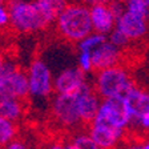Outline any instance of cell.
I'll return each instance as SVG.
<instances>
[{
    "label": "cell",
    "mask_w": 149,
    "mask_h": 149,
    "mask_svg": "<svg viewBox=\"0 0 149 149\" xmlns=\"http://www.w3.org/2000/svg\"><path fill=\"white\" fill-rule=\"evenodd\" d=\"M17 123H13V121L0 116V148H4L7 144L17 139Z\"/></svg>",
    "instance_id": "cell-17"
},
{
    "label": "cell",
    "mask_w": 149,
    "mask_h": 149,
    "mask_svg": "<svg viewBox=\"0 0 149 149\" xmlns=\"http://www.w3.org/2000/svg\"><path fill=\"white\" fill-rule=\"evenodd\" d=\"M134 87L133 79L124 65L97 71L93 81V89L101 100L124 97Z\"/></svg>",
    "instance_id": "cell-3"
},
{
    "label": "cell",
    "mask_w": 149,
    "mask_h": 149,
    "mask_svg": "<svg viewBox=\"0 0 149 149\" xmlns=\"http://www.w3.org/2000/svg\"><path fill=\"white\" fill-rule=\"evenodd\" d=\"M51 115L55 124L63 129H76L83 125L77 109V93L56 95L51 101Z\"/></svg>",
    "instance_id": "cell-6"
},
{
    "label": "cell",
    "mask_w": 149,
    "mask_h": 149,
    "mask_svg": "<svg viewBox=\"0 0 149 149\" xmlns=\"http://www.w3.org/2000/svg\"><path fill=\"white\" fill-rule=\"evenodd\" d=\"M91 55H92L93 71H101V69L120 65L124 53H123V49L115 47L107 39Z\"/></svg>",
    "instance_id": "cell-11"
},
{
    "label": "cell",
    "mask_w": 149,
    "mask_h": 149,
    "mask_svg": "<svg viewBox=\"0 0 149 149\" xmlns=\"http://www.w3.org/2000/svg\"><path fill=\"white\" fill-rule=\"evenodd\" d=\"M7 97L20 100L28 97L27 71L9 61L0 69V100Z\"/></svg>",
    "instance_id": "cell-5"
},
{
    "label": "cell",
    "mask_w": 149,
    "mask_h": 149,
    "mask_svg": "<svg viewBox=\"0 0 149 149\" xmlns=\"http://www.w3.org/2000/svg\"><path fill=\"white\" fill-rule=\"evenodd\" d=\"M3 149H31V148H29V145H28V143L25 140L17 137V139H15L9 144H7Z\"/></svg>",
    "instance_id": "cell-26"
},
{
    "label": "cell",
    "mask_w": 149,
    "mask_h": 149,
    "mask_svg": "<svg viewBox=\"0 0 149 149\" xmlns=\"http://www.w3.org/2000/svg\"><path fill=\"white\" fill-rule=\"evenodd\" d=\"M95 118L125 132H128V129L132 127V117L124 97L101 100L100 108Z\"/></svg>",
    "instance_id": "cell-7"
},
{
    "label": "cell",
    "mask_w": 149,
    "mask_h": 149,
    "mask_svg": "<svg viewBox=\"0 0 149 149\" xmlns=\"http://www.w3.org/2000/svg\"><path fill=\"white\" fill-rule=\"evenodd\" d=\"M108 6H109V8H111V11H112V13H113V16L116 17V20H117V19L125 12V4H124V3H118V1H115V0H112V1L108 4Z\"/></svg>",
    "instance_id": "cell-25"
},
{
    "label": "cell",
    "mask_w": 149,
    "mask_h": 149,
    "mask_svg": "<svg viewBox=\"0 0 149 149\" xmlns=\"http://www.w3.org/2000/svg\"><path fill=\"white\" fill-rule=\"evenodd\" d=\"M115 1H118V3H127V1H128V0H115Z\"/></svg>",
    "instance_id": "cell-34"
},
{
    "label": "cell",
    "mask_w": 149,
    "mask_h": 149,
    "mask_svg": "<svg viewBox=\"0 0 149 149\" xmlns=\"http://www.w3.org/2000/svg\"><path fill=\"white\" fill-rule=\"evenodd\" d=\"M9 11V25L19 33H37L52 23L45 17L35 0H7Z\"/></svg>",
    "instance_id": "cell-2"
},
{
    "label": "cell",
    "mask_w": 149,
    "mask_h": 149,
    "mask_svg": "<svg viewBox=\"0 0 149 149\" xmlns=\"http://www.w3.org/2000/svg\"><path fill=\"white\" fill-rule=\"evenodd\" d=\"M93 32L108 36L116 27V17L109 6H95L89 8Z\"/></svg>",
    "instance_id": "cell-13"
},
{
    "label": "cell",
    "mask_w": 149,
    "mask_h": 149,
    "mask_svg": "<svg viewBox=\"0 0 149 149\" xmlns=\"http://www.w3.org/2000/svg\"><path fill=\"white\" fill-rule=\"evenodd\" d=\"M143 144V149H149V139H145L144 141H141Z\"/></svg>",
    "instance_id": "cell-30"
},
{
    "label": "cell",
    "mask_w": 149,
    "mask_h": 149,
    "mask_svg": "<svg viewBox=\"0 0 149 149\" xmlns=\"http://www.w3.org/2000/svg\"><path fill=\"white\" fill-rule=\"evenodd\" d=\"M77 68H80L85 74L93 71L92 55L91 53L77 52Z\"/></svg>",
    "instance_id": "cell-22"
},
{
    "label": "cell",
    "mask_w": 149,
    "mask_h": 149,
    "mask_svg": "<svg viewBox=\"0 0 149 149\" xmlns=\"http://www.w3.org/2000/svg\"><path fill=\"white\" fill-rule=\"evenodd\" d=\"M88 127V133L101 149H117L124 143L127 132L93 118Z\"/></svg>",
    "instance_id": "cell-8"
},
{
    "label": "cell",
    "mask_w": 149,
    "mask_h": 149,
    "mask_svg": "<svg viewBox=\"0 0 149 149\" xmlns=\"http://www.w3.org/2000/svg\"><path fill=\"white\" fill-rule=\"evenodd\" d=\"M64 149H73V148H72V145L67 141V143H64Z\"/></svg>",
    "instance_id": "cell-32"
},
{
    "label": "cell",
    "mask_w": 149,
    "mask_h": 149,
    "mask_svg": "<svg viewBox=\"0 0 149 149\" xmlns=\"http://www.w3.org/2000/svg\"><path fill=\"white\" fill-rule=\"evenodd\" d=\"M108 41H109V43H112L115 47H117V48L123 49V51H124L125 48L129 45V43H130L127 37L121 33L118 29H116V28L108 35Z\"/></svg>",
    "instance_id": "cell-21"
},
{
    "label": "cell",
    "mask_w": 149,
    "mask_h": 149,
    "mask_svg": "<svg viewBox=\"0 0 149 149\" xmlns=\"http://www.w3.org/2000/svg\"><path fill=\"white\" fill-rule=\"evenodd\" d=\"M56 31L68 43L77 44L93 32L89 7L83 3L68 4L55 20Z\"/></svg>",
    "instance_id": "cell-1"
},
{
    "label": "cell",
    "mask_w": 149,
    "mask_h": 149,
    "mask_svg": "<svg viewBox=\"0 0 149 149\" xmlns=\"http://www.w3.org/2000/svg\"><path fill=\"white\" fill-rule=\"evenodd\" d=\"M112 0H83V4L87 7H95V6H108Z\"/></svg>",
    "instance_id": "cell-29"
},
{
    "label": "cell",
    "mask_w": 149,
    "mask_h": 149,
    "mask_svg": "<svg viewBox=\"0 0 149 149\" xmlns=\"http://www.w3.org/2000/svg\"><path fill=\"white\" fill-rule=\"evenodd\" d=\"M39 149H64V143L57 141V140H49V141L44 143Z\"/></svg>",
    "instance_id": "cell-27"
},
{
    "label": "cell",
    "mask_w": 149,
    "mask_h": 149,
    "mask_svg": "<svg viewBox=\"0 0 149 149\" xmlns=\"http://www.w3.org/2000/svg\"><path fill=\"white\" fill-rule=\"evenodd\" d=\"M28 97L36 101L47 100L53 92V74L43 59H33L27 69Z\"/></svg>",
    "instance_id": "cell-4"
},
{
    "label": "cell",
    "mask_w": 149,
    "mask_h": 149,
    "mask_svg": "<svg viewBox=\"0 0 149 149\" xmlns=\"http://www.w3.org/2000/svg\"><path fill=\"white\" fill-rule=\"evenodd\" d=\"M11 19H9V11L6 3H0V29L9 25Z\"/></svg>",
    "instance_id": "cell-24"
},
{
    "label": "cell",
    "mask_w": 149,
    "mask_h": 149,
    "mask_svg": "<svg viewBox=\"0 0 149 149\" xmlns=\"http://www.w3.org/2000/svg\"><path fill=\"white\" fill-rule=\"evenodd\" d=\"M107 39H108V36H104V35L92 32L91 35H88L87 37H84L83 40L79 41V43L76 44V47H77V52L92 53L93 51L96 49L100 44L104 43Z\"/></svg>",
    "instance_id": "cell-18"
},
{
    "label": "cell",
    "mask_w": 149,
    "mask_h": 149,
    "mask_svg": "<svg viewBox=\"0 0 149 149\" xmlns=\"http://www.w3.org/2000/svg\"><path fill=\"white\" fill-rule=\"evenodd\" d=\"M132 127L136 128L139 133H149V113L140 116L136 121L132 123Z\"/></svg>",
    "instance_id": "cell-23"
},
{
    "label": "cell",
    "mask_w": 149,
    "mask_h": 149,
    "mask_svg": "<svg viewBox=\"0 0 149 149\" xmlns=\"http://www.w3.org/2000/svg\"><path fill=\"white\" fill-rule=\"evenodd\" d=\"M125 104L132 117V123L140 116L149 113V91L139 87H133L124 96Z\"/></svg>",
    "instance_id": "cell-14"
},
{
    "label": "cell",
    "mask_w": 149,
    "mask_h": 149,
    "mask_svg": "<svg viewBox=\"0 0 149 149\" xmlns=\"http://www.w3.org/2000/svg\"><path fill=\"white\" fill-rule=\"evenodd\" d=\"M35 1L51 23L55 22L57 15L69 4L68 0H35Z\"/></svg>",
    "instance_id": "cell-16"
},
{
    "label": "cell",
    "mask_w": 149,
    "mask_h": 149,
    "mask_svg": "<svg viewBox=\"0 0 149 149\" xmlns=\"http://www.w3.org/2000/svg\"><path fill=\"white\" fill-rule=\"evenodd\" d=\"M68 143L71 144L73 149H101L93 141V139L89 136V133L84 132V130L73 133Z\"/></svg>",
    "instance_id": "cell-19"
},
{
    "label": "cell",
    "mask_w": 149,
    "mask_h": 149,
    "mask_svg": "<svg viewBox=\"0 0 149 149\" xmlns=\"http://www.w3.org/2000/svg\"><path fill=\"white\" fill-rule=\"evenodd\" d=\"M100 104H101V99L91 85H87L77 93V109L81 124H89L95 118Z\"/></svg>",
    "instance_id": "cell-12"
},
{
    "label": "cell",
    "mask_w": 149,
    "mask_h": 149,
    "mask_svg": "<svg viewBox=\"0 0 149 149\" xmlns=\"http://www.w3.org/2000/svg\"><path fill=\"white\" fill-rule=\"evenodd\" d=\"M25 115V101L20 99H7L0 100V116L8 118V120L17 123Z\"/></svg>",
    "instance_id": "cell-15"
},
{
    "label": "cell",
    "mask_w": 149,
    "mask_h": 149,
    "mask_svg": "<svg viewBox=\"0 0 149 149\" xmlns=\"http://www.w3.org/2000/svg\"><path fill=\"white\" fill-rule=\"evenodd\" d=\"M0 149H3V148H0Z\"/></svg>",
    "instance_id": "cell-36"
},
{
    "label": "cell",
    "mask_w": 149,
    "mask_h": 149,
    "mask_svg": "<svg viewBox=\"0 0 149 149\" xmlns=\"http://www.w3.org/2000/svg\"><path fill=\"white\" fill-rule=\"evenodd\" d=\"M141 1H143V3L145 4L146 7H149V0H141Z\"/></svg>",
    "instance_id": "cell-33"
},
{
    "label": "cell",
    "mask_w": 149,
    "mask_h": 149,
    "mask_svg": "<svg viewBox=\"0 0 149 149\" xmlns=\"http://www.w3.org/2000/svg\"><path fill=\"white\" fill-rule=\"evenodd\" d=\"M7 0H0V3H6Z\"/></svg>",
    "instance_id": "cell-35"
},
{
    "label": "cell",
    "mask_w": 149,
    "mask_h": 149,
    "mask_svg": "<svg viewBox=\"0 0 149 149\" xmlns=\"http://www.w3.org/2000/svg\"><path fill=\"white\" fill-rule=\"evenodd\" d=\"M116 29L121 32L129 41L143 40L149 32V20L134 13L125 12L116 20Z\"/></svg>",
    "instance_id": "cell-10"
},
{
    "label": "cell",
    "mask_w": 149,
    "mask_h": 149,
    "mask_svg": "<svg viewBox=\"0 0 149 149\" xmlns=\"http://www.w3.org/2000/svg\"><path fill=\"white\" fill-rule=\"evenodd\" d=\"M121 149H143V144L137 139H132L128 140V141H124Z\"/></svg>",
    "instance_id": "cell-28"
},
{
    "label": "cell",
    "mask_w": 149,
    "mask_h": 149,
    "mask_svg": "<svg viewBox=\"0 0 149 149\" xmlns=\"http://www.w3.org/2000/svg\"><path fill=\"white\" fill-rule=\"evenodd\" d=\"M6 64V59H4V56L0 53V69L3 68V65Z\"/></svg>",
    "instance_id": "cell-31"
},
{
    "label": "cell",
    "mask_w": 149,
    "mask_h": 149,
    "mask_svg": "<svg viewBox=\"0 0 149 149\" xmlns=\"http://www.w3.org/2000/svg\"><path fill=\"white\" fill-rule=\"evenodd\" d=\"M89 85L87 74L77 67L64 68L53 77V91L56 95H74Z\"/></svg>",
    "instance_id": "cell-9"
},
{
    "label": "cell",
    "mask_w": 149,
    "mask_h": 149,
    "mask_svg": "<svg viewBox=\"0 0 149 149\" xmlns=\"http://www.w3.org/2000/svg\"><path fill=\"white\" fill-rule=\"evenodd\" d=\"M125 9L128 12L149 20V7H146L141 0H128L125 3Z\"/></svg>",
    "instance_id": "cell-20"
}]
</instances>
